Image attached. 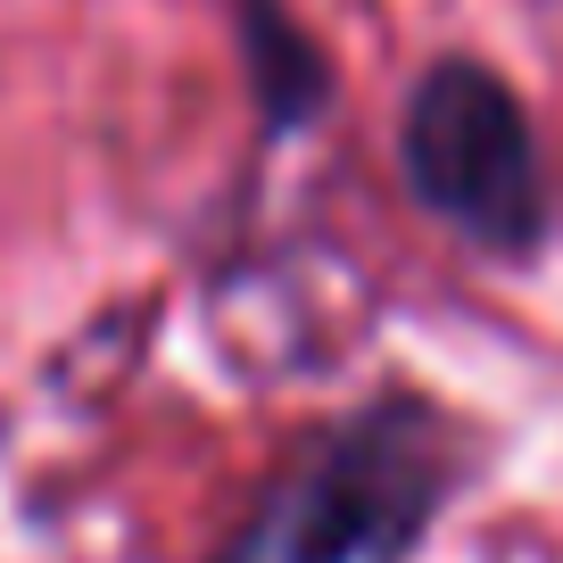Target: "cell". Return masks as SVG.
I'll return each instance as SVG.
<instances>
[{"instance_id": "obj_1", "label": "cell", "mask_w": 563, "mask_h": 563, "mask_svg": "<svg viewBox=\"0 0 563 563\" xmlns=\"http://www.w3.org/2000/svg\"><path fill=\"white\" fill-rule=\"evenodd\" d=\"M440 481L448 456L422 431V415L406 406L365 415L340 440H323L299 473H282V489L249 514L224 563H398Z\"/></svg>"}, {"instance_id": "obj_2", "label": "cell", "mask_w": 563, "mask_h": 563, "mask_svg": "<svg viewBox=\"0 0 563 563\" xmlns=\"http://www.w3.org/2000/svg\"><path fill=\"white\" fill-rule=\"evenodd\" d=\"M406 175L448 224L489 249H530L547 224L539 141L514 91L481 67H431L406 100Z\"/></svg>"}]
</instances>
